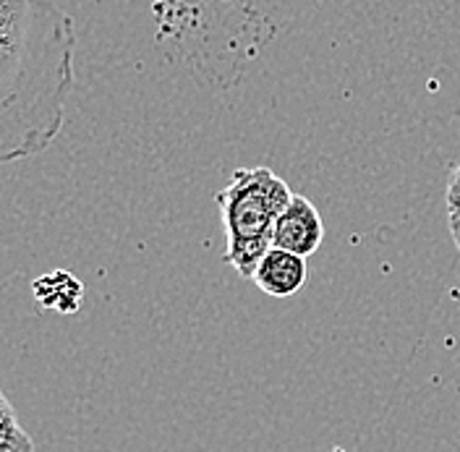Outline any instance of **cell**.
I'll return each mask as SVG.
<instances>
[{"label":"cell","instance_id":"obj_3","mask_svg":"<svg viewBox=\"0 0 460 452\" xmlns=\"http://www.w3.org/2000/svg\"><path fill=\"white\" fill-rule=\"evenodd\" d=\"M324 238V223L314 204L301 194H293L290 204L283 209V215L275 223L272 246L286 249L298 256H312L319 252Z\"/></svg>","mask_w":460,"mask_h":452},{"label":"cell","instance_id":"obj_1","mask_svg":"<svg viewBox=\"0 0 460 452\" xmlns=\"http://www.w3.org/2000/svg\"><path fill=\"white\" fill-rule=\"evenodd\" d=\"M74 19L53 0H0V160L45 152L74 89Z\"/></svg>","mask_w":460,"mask_h":452},{"label":"cell","instance_id":"obj_5","mask_svg":"<svg viewBox=\"0 0 460 452\" xmlns=\"http://www.w3.org/2000/svg\"><path fill=\"white\" fill-rule=\"evenodd\" d=\"M31 293L42 309H53L58 314H74L84 298V283L76 280L66 270H53V272H48L31 283Z\"/></svg>","mask_w":460,"mask_h":452},{"label":"cell","instance_id":"obj_8","mask_svg":"<svg viewBox=\"0 0 460 452\" xmlns=\"http://www.w3.org/2000/svg\"><path fill=\"white\" fill-rule=\"evenodd\" d=\"M447 223H450V235H453V241H456V249H458V254H460V207L458 209H450V215H447Z\"/></svg>","mask_w":460,"mask_h":452},{"label":"cell","instance_id":"obj_7","mask_svg":"<svg viewBox=\"0 0 460 452\" xmlns=\"http://www.w3.org/2000/svg\"><path fill=\"white\" fill-rule=\"evenodd\" d=\"M460 207V163L450 175V183H447V209H458Z\"/></svg>","mask_w":460,"mask_h":452},{"label":"cell","instance_id":"obj_4","mask_svg":"<svg viewBox=\"0 0 460 452\" xmlns=\"http://www.w3.org/2000/svg\"><path fill=\"white\" fill-rule=\"evenodd\" d=\"M306 275H309V267L304 256L272 246L261 256L252 280L261 293L272 298H290L306 285Z\"/></svg>","mask_w":460,"mask_h":452},{"label":"cell","instance_id":"obj_2","mask_svg":"<svg viewBox=\"0 0 460 452\" xmlns=\"http://www.w3.org/2000/svg\"><path fill=\"white\" fill-rule=\"evenodd\" d=\"M293 199L288 183L270 168H238L217 194L226 227V264L241 278H254L261 256L272 249L275 223Z\"/></svg>","mask_w":460,"mask_h":452},{"label":"cell","instance_id":"obj_6","mask_svg":"<svg viewBox=\"0 0 460 452\" xmlns=\"http://www.w3.org/2000/svg\"><path fill=\"white\" fill-rule=\"evenodd\" d=\"M0 452H34V442L27 429L19 424L11 400L0 397Z\"/></svg>","mask_w":460,"mask_h":452}]
</instances>
